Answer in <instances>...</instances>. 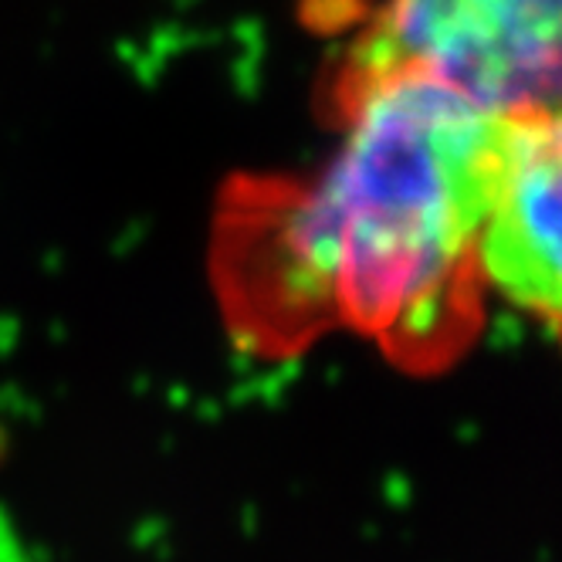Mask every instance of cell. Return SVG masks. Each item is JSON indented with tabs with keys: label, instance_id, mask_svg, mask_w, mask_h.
<instances>
[{
	"label": "cell",
	"instance_id": "2",
	"mask_svg": "<svg viewBox=\"0 0 562 562\" xmlns=\"http://www.w3.org/2000/svg\"><path fill=\"white\" fill-rule=\"evenodd\" d=\"M346 52L420 68L502 119L562 109V0H380Z\"/></svg>",
	"mask_w": 562,
	"mask_h": 562
},
{
	"label": "cell",
	"instance_id": "1",
	"mask_svg": "<svg viewBox=\"0 0 562 562\" xmlns=\"http://www.w3.org/2000/svg\"><path fill=\"white\" fill-rule=\"evenodd\" d=\"M339 143L305 177H234L211 234L227 329L268 359L356 333L411 373L461 359L485 323L481 271L508 119L440 78L342 52Z\"/></svg>",
	"mask_w": 562,
	"mask_h": 562
},
{
	"label": "cell",
	"instance_id": "3",
	"mask_svg": "<svg viewBox=\"0 0 562 562\" xmlns=\"http://www.w3.org/2000/svg\"><path fill=\"white\" fill-rule=\"evenodd\" d=\"M481 271L562 346V109L508 119Z\"/></svg>",
	"mask_w": 562,
	"mask_h": 562
}]
</instances>
